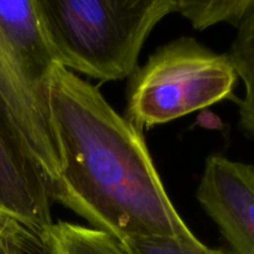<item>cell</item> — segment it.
<instances>
[{
  "label": "cell",
  "mask_w": 254,
  "mask_h": 254,
  "mask_svg": "<svg viewBox=\"0 0 254 254\" xmlns=\"http://www.w3.org/2000/svg\"><path fill=\"white\" fill-rule=\"evenodd\" d=\"M49 111L61 161L52 202L121 242L154 236L196 238L171 202L143 131L97 87L56 64Z\"/></svg>",
  "instance_id": "1"
},
{
  "label": "cell",
  "mask_w": 254,
  "mask_h": 254,
  "mask_svg": "<svg viewBox=\"0 0 254 254\" xmlns=\"http://www.w3.org/2000/svg\"><path fill=\"white\" fill-rule=\"evenodd\" d=\"M57 64L101 82L129 78L175 0H35Z\"/></svg>",
  "instance_id": "2"
},
{
  "label": "cell",
  "mask_w": 254,
  "mask_h": 254,
  "mask_svg": "<svg viewBox=\"0 0 254 254\" xmlns=\"http://www.w3.org/2000/svg\"><path fill=\"white\" fill-rule=\"evenodd\" d=\"M56 64L36 1H0V116L49 193L61 171L49 111L50 77Z\"/></svg>",
  "instance_id": "3"
},
{
  "label": "cell",
  "mask_w": 254,
  "mask_h": 254,
  "mask_svg": "<svg viewBox=\"0 0 254 254\" xmlns=\"http://www.w3.org/2000/svg\"><path fill=\"white\" fill-rule=\"evenodd\" d=\"M237 79L228 54L179 37L129 77L124 118L141 131L169 123L232 97Z\"/></svg>",
  "instance_id": "4"
},
{
  "label": "cell",
  "mask_w": 254,
  "mask_h": 254,
  "mask_svg": "<svg viewBox=\"0 0 254 254\" xmlns=\"http://www.w3.org/2000/svg\"><path fill=\"white\" fill-rule=\"evenodd\" d=\"M196 198L227 242L228 254H254L253 164L210 155Z\"/></svg>",
  "instance_id": "5"
},
{
  "label": "cell",
  "mask_w": 254,
  "mask_h": 254,
  "mask_svg": "<svg viewBox=\"0 0 254 254\" xmlns=\"http://www.w3.org/2000/svg\"><path fill=\"white\" fill-rule=\"evenodd\" d=\"M0 205L39 238L54 223L46 184L0 116Z\"/></svg>",
  "instance_id": "6"
},
{
  "label": "cell",
  "mask_w": 254,
  "mask_h": 254,
  "mask_svg": "<svg viewBox=\"0 0 254 254\" xmlns=\"http://www.w3.org/2000/svg\"><path fill=\"white\" fill-rule=\"evenodd\" d=\"M37 254H130L114 236L87 226L59 221L39 237Z\"/></svg>",
  "instance_id": "7"
},
{
  "label": "cell",
  "mask_w": 254,
  "mask_h": 254,
  "mask_svg": "<svg viewBox=\"0 0 254 254\" xmlns=\"http://www.w3.org/2000/svg\"><path fill=\"white\" fill-rule=\"evenodd\" d=\"M227 54L245 84V97L238 102L240 128L248 138L254 139V12L237 27Z\"/></svg>",
  "instance_id": "8"
},
{
  "label": "cell",
  "mask_w": 254,
  "mask_h": 254,
  "mask_svg": "<svg viewBox=\"0 0 254 254\" xmlns=\"http://www.w3.org/2000/svg\"><path fill=\"white\" fill-rule=\"evenodd\" d=\"M175 12L198 31L221 22L238 27L254 12V0H175Z\"/></svg>",
  "instance_id": "9"
},
{
  "label": "cell",
  "mask_w": 254,
  "mask_h": 254,
  "mask_svg": "<svg viewBox=\"0 0 254 254\" xmlns=\"http://www.w3.org/2000/svg\"><path fill=\"white\" fill-rule=\"evenodd\" d=\"M130 254H228L225 250H215L203 245L197 237L185 240L179 237H139L124 241Z\"/></svg>",
  "instance_id": "10"
},
{
  "label": "cell",
  "mask_w": 254,
  "mask_h": 254,
  "mask_svg": "<svg viewBox=\"0 0 254 254\" xmlns=\"http://www.w3.org/2000/svg\"><path fill=\"white\" fill-rule=\"evenodd\" d=\"M37 245L39 240L34 235L20 230L0 238V254H32Z\"/></svg>",
  "instance_id": "11"
},
{
  "label": "cell",
  "mask_w": 254,
  "mask_h": 254,
  "mask_svg": "<svg viewBox=\"0 0 254 254\" xmlns=\"http://www.w3.org/2000/svg\"><path fill=\"white\" fill-rule=\"evenodd\" d=\"M20 230H25V228L0 205V238L4 237L5 235H9V233L16 232Z\"/></svg>",
  "instance_id": "12"
}]
</instances>
